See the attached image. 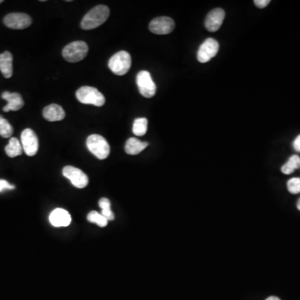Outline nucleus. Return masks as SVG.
Listing matches in <instances>:
<instances>
[{"mask_svg": "<svg viewBox=\"0 0 300 300\" xmlns=\"http://www.w3.org/2000/svg\"><path fill=\"white\" fill-rule=\"evenodd\" d=\"M63 175L71 181L72 184L78 188H85L88 185V176L81 169L73 166H66L63 169Z\"/></svg>", "mask_w": 300, "mask_h": 300, "instance_id": "10", "label": "nucleus"}, {"mask_svg": "<svg viewBox=\"0 0 300 300\" xmlns=\"http://www.w3.org/2000/svg\"><path fill=\"white\" fill-rule=\"evenodd\" d=\"M148 129V119L146 118H138L133 122V133L136 136H143Z\"/></svg>", "mask_w": 300, "mask_h": 300, "instance_id": "19", "label": "nucleus"}, {"mask_svg": "<svg viewBox=\"0 0 300 300\" xmlns=\"http://www.w3.org/2000/svg\"><path fill=\"white\" fill-rule=\"evenodd\" d=\"M0 71L6 79L12 77L13 55L9 51H5L0 55Z\"/></svg>", "mask_w": 300, "mask_h": 300, "instance_id": "16", "label": "nucleus"}, {"mask_svg": "<svg viewBox=\"0 0 300 300\" xmlns=\"http://www.w3.org/2000/svg\"><path fill=\"white\" fill-rule=\"evenodd\" d=\"M5 26L13 29H24L32 24L31 17L23 13H12L4 19Z\"/></svg>", "mask_w": 300, "mask_h": 300, "instance_id": "7", "label": "nucleus"}, {"mask_svg": "<svg viewBox=\"0 0 300 300\" xmlns=\"http://www.w3.org/2000/svg\"><path fill=\"white\" fill-rule=\"evenodd\" d=\"M98 205H99L100 209L102 210L111 209V204H110V200L108 199L107 198H101L99 202H98Z\"/></svg>", "mask_w": 300, "mask_h": 300, "instance_id": "25", "label": "nucleus"}, {"mask_svg": "<svg viewBox=\"0 0 300 300\" xmlns=\"http://www.w3.org/2000/svg\"><path fill=\"white\" fill-rule=\"evenodd\" d=\"M265 300H280L279 299V298H278V297H276V296H270V297H269V298H266V299Z\"/></svg>", "mask_w": 300, "mask_h": 300, "instance_id": "28", "label": "nucleus"}, {"mask_svg": "<svg viewBox=\"0 0 300 300\" xmlns=\"http://www.w3.org/2000/svg\"><path fill=\"white\" fill-rule=\"evenodd\" d=\"M2 98L8 102V105L3 109L5 112L18 111L24 107V101L20 93H10L8 91H5L3 93Z\"/></svg>", "mask_w": 300, "mask_h": 300, "instance_id": "13", "label": "nucleus"}, {"mask_svg": "<svg viewBox=\"0 0 300 300\" xmlns=\"http://www.w3.org/2000/svg\"><path fill=\"white\" fill-rule=\"evenodd\" d=\"M174 21L169 17H158L150 22L149 30L155 34H168L174 30Z\"/></svg>", "mask_w": 300, "mask_h": 300, "instance_id": "11", "label": "nucleus"}, {"mask_svg": "<svg viewBox=\"0 0 300 300\" xmlns=\"http://www.w3.org/2000/svg\"><path fill=\"white\" fill-rule=\"evenodd\" d=\"M50 224L55 227H67L71 223V216L63 209H56L49 215Z\"/></svg>", "mask_w": 300, "mask_h": 300, "instance_id": "14", "label": "nucleus"}, {"mask_svg": "<svg viewBox=\"0 0 300 300\" xmlns=\"http://www.w3.org/2000/svg\"><path fill=\"white\" fill-rule=\"evenodd\" d=\"M88 222L96 224L99 227H106L108 224V220L103 216L102 214L96 212V211H91L87 217Z\"/></svg>", "mask_w": 300, "mask_h": 300, "instance_id": "22", "label": "nucleus"}, {"mask_svg": "<svg viewBox=\"0 0 300 300\" xmlns=\"http://www.w3.org/2000/svg\"><path fill=\"white\" fill-rule=\"evenodd\" d=\"M297 208H298V210L300 211V198L298 200V203H297Z\"/></svg>", "mask_w": 300, "mask_h": 300, "instance_id": "29", "label": "nucleus"}, {"mask_svg": "<svg viewBox=\"0 0 300 300\" xmlns=\"http://www.w3.org/2000/svg\"><path fill=\"white\" fill-rule=\"evenodd\" d=\"M23 147L19 139L16 138H11L6 147H5V153L10 158H15L17 156L22 155L23 153Z\"/></svg>", "mask_w": 300, "mask_h": 300, "instance_id": "18", "label": "nucleus"}, {"mask_svg": "<svg viewBox=\"0 0 300 300\" xmlns=\"http://www.w3.org/2000/svg\"><path fill=\"white\" fill-rule=\"evenodd\" d=\"M3 2H4V1H3V0H0V4H2Z\"/></svg>", "mask_w": 300, "mask_h": 300, "instance_id": "30", "label": "nucleus"}, {"mask_svg": "<svg viewBox=\"0 0 300 300\" xmlns=\"http://www.w3.org/2000/svg\"><path fill=\"white\" fill-rule=\"evenodd\" d=\"M254 3H255V5H256L258 8H260V9H264V8H265L269 5L270 1H269V0H255Z\"/></svg>", "mask_w": 300, "mask_h": 300, "instance_id": "26", "label": "nucleus"}, {"mask_svg": "<svg viewBox=\"0 0 300 300\" xmlns=\"http://www.w3.org/2000/svg\"><path fill=\"white\" fill-rule=\"evenodd\" d=\"M86 145L88 150L98 160H105L109 157L110 146L107 140L103 136L92 134L88 136L86 141Z\"/></svg>", "mask_w": 300, "mask_h": 300, "instance_id": "4", "label": "nucleus"}, {"mask_svg": "<svg viewBox=\"0 0 300 300\" xmlns=\"http://www.w3.org/2000/svg\"><path fill=\"white\" fill-rule=\"evenodd\" d=\"M300 168V157L298 155H292L288 162L281 168L282 173L284 174H290L293 173L295 169Z\"/></svg>", "mask_w": 300, "mask_h": 300, "instance_id": "20", "label": "nucleus"}, {"mask_svg": "<svg viewBox=\"0 0 300 300\" xmlns=\"http://www.w3.org/2000/svg\"><path fill=\"white\" fill-rule=\"evenodd\" d=\"M76 98L83 105H92L101 107L105 104V96L93 87L83 86L76 92Z\"/></svg>", "mask_w": 300, "mask_h": 300, "instance_id": "5", "label": "nucleus"}, {"mask_svg": "<svg viewBox=\"0 0 300 300\" xmlns=\"http://www.w3.org/2000/svg\"><path fill=\"white\" fill-rule=\"evenodd\" d=\"M43 116L49 122L61 121L65 118V112L60 105L52 104L43 109Z\"/></svg>", "mask_w": 300, "mask_h": 300, "instance_id": "15", "label": "nucleus"}, {"mask_svg": "<svg viewBox=\"0 0 300 300\" xmlns=\"http://www.w3.org/2000/svg\"><path fill=\"white\" fill-rule=\"evenodd\" d=\"M110 16V9L106 5H98L83 17L81 28L84 30L96 29L106 22Z\"/></svg>", "mask_w": 300, "mask_h": 300, "instance_id": "1", "label": "nucleus"}, {"mask_svg": "<svg viewBox=\"0 0 300 300\" xmlns=\"http://www.w3.org/2000/svg\"><path fill=\"white\" fill-rule=\"evenodd\" d=\"M148 143L142 142L138 138H130L127 140L125 143V152L128 155H136L142 152L148 147Z\"/></svg>", "mask_w": 300, "mask_h": 300, "instance_id": "17", "label": "nucleus"}, {"mask_svg": "<svg viewBox=\"0 0 300 300\" xmlns=\"http://www.w3.org/2000/svg\"><path fill=\"white\" fill-rule=\"evenodd\" d=\"M88 47L83 41H74L65 46L63 49V57L69 63H77L85 59Z\"/></svg>", "mask_w": 300, "mask_h": 300, "instance_id": "2", "label": "nucleus"}, {"mask_svg": "<svg viewBox=\"0 0 300 300\" xmlns=\"http://www.w3.org/2000/svg\"><path fill=\"white\" fill-rule=\"evenodd\" d=\"M23 150L28 156H34L38 150V139L33 129H26L21 133Z\"/></svg>", "mask_w": 300, "mask_h": 300, "instance_id": "9", "label": "nucleus"}, {"mask_svg": "<svg viewBox=\"0 0 300 300\" xmlns=\"http://www.w3.org/2000/svg\"><path fill=\"white\" fill-rule=\"evenodd\" d=\"M287 187L289 193H300V179L299 178H293L289 179L287 183Z\"/></svg>", "mask_w": 300, "mask_h": 300, "instance_id": "23", "label": "nucleus"}, {"mask_svg": "<svg viewBox=\"0 0 300 300\" xmlns=\"http://www.w3.org/2000/svg\"><path fill=\"white\" fill-rule=\"evenodd\" d=\"M137 85H138L139 93L145 98H152L156 93V85L153 81L152 77L149 72L143 70L138 73L137 75Z\"/></svg>", "mask_w": 300, "mask_h": 300, "instance_id": "6", "label": "nucleus"}, {"mask_svg": "<svg viewBox=\"0 0 300 300\" xmlns=\"http://www.w3.org/2000/svg\"><path fill=\"white\" fill-rule=\"evenodd\" d=\"M131 56L126 51H119L113 55L109 61L110 70L119 76L126 74L131 68Z\"/></svg>", "mask_w": 300, "mask_h": 300, "instance_id": "3", "label": "nucleus"}, {"mask_svg": "<svg viewBox=\"0 0 300 300\" xmlns=\"http://www.w3.org/2000/svg\"><path fill=\"white\" fill-rule=\"evenodd\" d=\"M219 45L215 38H207L201 44L197 54V59L200 63H207L215 57L219 51Z\"/></svg>", "mask_w": 300, "mask_h": 300, "instance_id": "8", "label": "nucleus"}, {"mask_svg": "<svg viewBox=\"0 0 300 300\" xmlns=\"http://www.w3.org/2000/svg\"><path fill=\"white\" fill-rule=\"evenodd\" d=\"M15 186L10 184L9 182L6 181L5 179H0V193L5 190H12L15 189Z\"/></svg>", "mask_w": 300, "mask_h": 300, "instance_id": "24", "label": "nucleus"}, {"mask_svg": "<svg viewBox=\"0 0 300 300\" xmlns=\"http://www.w3.org/2000/svg\"><path fill=\"white\" fill-rule=\"evenodd\" d=\"M14 133L12 125L7 119H5L2 115H0V136L2 138H10Z\"/></svg>", "mask_w": 300, "mask_h": 300, "instance_id": "21", "label": "nucleus"}, {"mask_svg": "<svg viewBox=\"0 0 300 300\" xmlns=\"http://www.w3.org/2000/svg\"><path fill=\"white\" fill-rule=\"evenodd\" d=\"M225 17V12L222 9H215L210 11L205 19V28L210 32H216L221 27Z\"/></svg>", "mask_w": 300, "mask_h": 300, "instance_id": "12", "label": "nucleus"}, {"mask_svg": "<svg viewBox=\"0 0 300 300\" xmlns=\"http://www.w3.org/2000/svg\"><path fill=\"white\" fill-rule=\"evenodd\" d=\"M293 147L295 149V151L300 153V134L293 141Z\"/></svg>", "mask_w": 300, "mask_h": 300, "instance_id": "27", "label": "nucleus"}]
</instances>
